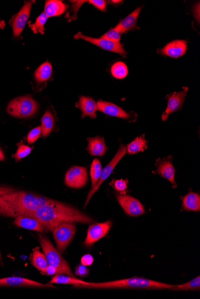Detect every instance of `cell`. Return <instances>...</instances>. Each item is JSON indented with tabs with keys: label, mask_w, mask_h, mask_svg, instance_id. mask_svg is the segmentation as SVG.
I'll list each match as a JSON object with an SVG mask.
<instances>
[{
	"label": "cell",
	"mask_w": 200,
	"mask_h": 299,
	"mask_svg": "<svg viewBox=\"0 0 200 299\" xmlns=\"http://www.w3.org/2000/svg\"><path fill=\"white\" fill-rule=\"evenodd\" d=\"M32 4V1H26L20 11L14 15L10 20L15 37H18L20 35L28 22Z\"/></svg>",
	"instance_id": "obj_11"
},
{
	"label": "cell",
	"mask_w": 200,
	"mask_h": 299,
	"mask_svg": "<svg viewBox=\"0 0 200 299\" xmlns=\"http://www.w3.org/2000/svg\"><path fill=\"white\" fill-rule=\"evenodd\" d=\"M52 231L57 250L62 253L74 239L76 227L74 223H66L54 228Z\"/></svg>",
	"instance_id": "obj_6"
},
{
	"label": "cell",
	"mask_w": 200,
	"mask_h": 299,
	"mask_svg": "<svg viewBox=\"0 0 200 299\" xmlns=\"http://www.w3.org/2000/svg\"><path fill=\"white\" fill-rule=\"evenodd\" d=\"M38 108V103L30 96L18 97L9 102L7 111L8 114L20 118L32 117Z\"/></svg>",
	"instance_id": "obj_5"
},
{
	"label": "cell",
	"mask_w": 200,
	"mask_h": 299,
	"mask_svg": "<svg viewBox=\"0 0 200 299\" xmlns=\"http://www.w3.org/2000/svg\"><path fill=\"white\" fill-rule=\"evenodd\" d=\"M74 39H83V40L90 42V43L94 44L102 49L111 51V52L119 54L124 58L126 57V52L124 49V45L120 42H116L108 40V39L104 38H96L90 37L84 35L81 32H78L74 36Z\"/></svg>",
	"instance_id": "obj_8"
},
{
	"label": "cell",
	"mask_w": 200,
	"mask_h": 299,
	"mask_svg": "<svg viewBox=\"0 0 200 299\" xmlns=\"http://www.w3.org/2000/svg\"><path fill=\"white\" fill-rule=\"evenodd\" d=\"M4 26H5V23H4V21L0 20V27H1L2 29H3V28H4Z\"/></svg>",
	"instance_id": "obj_43"
},
{
	"label": "cell",
	"mask_w": 200,
	"mask_h": 299,
	"mask_svg": "<svg viewBox=\"0 0 200 299\" xmlns=\"http://www.w3.org/2000/svg\"><path fill=\"white\" fill-rule=\"evenodd\" d=\"M86 283L84 281L77 279L76 278L66 276L64 274H58L54 276L51 280L50 284H58V285H72L74 288H78V286L84 285Z\"/></svg>",
	"instance_id": "obj_27"
},
{
	"label": "cell",
	"mask_w": 200,
	"mask_h": 299,
	"mask_svg": "<svg viewBox=\"0 0 200 299\" xmlns=\"http://www.w3.org/2000/svg\"><path fill=\"white\" fill-rule=\"evenodd\" d=\"M182 207L188 212L200 211V195L196 192H190L182 198Z\"/></svg>",
	"instance_id": "obj_23"
},
{
	"label": "cell",
	"mask_w": 200,
	"mask_h": 299,
	"mask_svg": "<svg viewBox=\"0 0 200 299\" xmlns=\"http://www.w3.org/2000/svg\"><path fill=\"white\" fill-rule=\"evenodd\" d=\"M142 10L141 7H138L130 13L124 19L121 20L115 28L117 29L122 33H127L132 30L138 29L137 22L139 15H140Z\"/></svg>",
	"instance_id": "obj_20"
},
{
	"label": "cell",
	"mask_w": 200,
	"mask_h": 299,
	"mask_svg": "<svg viewBox=\"0 0 200 299\" xmlns=\"http://www.w3.org/2000/svg\"><path fill=\"white\" fill-rule=\"evenodd\" d=\"M14 224L26 230L40 232L46 231L44 226L38 219L32 216H19L14 219Z\"/></svg>",
	"instance_id": "obj_19"
},
{
	"label": "cell",
	"mask_w": 200,
	"mask_h": 299,
	"mask_svg": "<svg viewBox=\"0 0 200 299\" xmlns=\"http://www.w3.org/2000/svg\"><path fill=\"white\" fill-rule=\"evenodd\" d=\"M41 121L42 135L45 137L50 135L54 128V119L52 114L50 111H46Z\"/></svg>",
	"instance_id": "obj_28"
},
{
	"label": "cell",
	"mask_w": 200,
	"mask_h": 299,
	"mask_svg": "<svg viewBox=\"0 0 200 299\" xmlns=\"http://www.w3.org/2000/svg\"><path fill=\"white\" fill-rule=\"evenodd\" d=\"M42 135V127L41 126H38L33 129L27 135V142L32 144V143H34L37 141L39 137Z\"/></svg>",
	"instance_id": "obj_36"
},
{
	"label": "cell",
	"mask_w": 200,
	"mask_h": 299,
	"mask_svg": "<svg viewBox=\"0 0 200 299\" xmlns=\"http://www.w3.org/2000/svg\"><path fill=\"white\" fill-rule=\"evenodd\" d=\"M174 285L156 282V281L142 277H132L130 279L112 281V282L94 283L86 282L78 288L114 289H138L152 290H171Z\"/></svg>",
	"instance_id": "obj_3"
},
{
	"label": "cell",
	"mask_w": 200,
	"mask_h": 299,
	"mask_svg": "<svg viewBox=\"0 0 200 299\" xmlns=\"http://www.w3.org/2000/svg\"><path fill=\"white\" fill-rule=\"evenodd\" d=\"M28 216H34L38 219L44 226L46 231L50 232L66 223L90 224L94 222L92 218L74 207L59 201L50 205L41 206Z\"/></svg>",
	"instance_id": "obj_2"
},
{
	"label": "cell",
	"mask_w": 200,
	"mask_h": 299,
	"mask_svg": "<svg viewBox=\"0 0 200 299\" xmlns=\"http://www.w3.org/2000/svg\"><path fill=\"white\" fill-rule=\"evenodd\" d=\"M102 167L101 163L98 158L94 160L90 168V176L92 178V189L94 188L98 184L101 177Z\"/></svg>",
	"instance_id": "obj_29"
},
{
	"label": "cell",
	"mask_w": 200,
	"mask_h": 299,
	"mask_svg": "<svg viewBox=\"0 0 200 299\" xmlns=\"http://www.w3.org/2000/svg\"><path fill=\"white\" fill-rule=\"evenodd\" d=\"M5 156L4 152H3L2 149L0 148V161H4Z\"/></svg>",
	"instance_id": "obj_42"
},
{
	"label": "cell",
	"mask_w": 200,
	"mask_h": 299,
	"mask_svg": "<svg viewBox=\"0 0 200 299\" xmlns=\"http://www.w3.org/2000/svg\"><path fill=\"white\" fill-rule=\"evenodd\" d=\"M68 7L62 1L49 0L45 2L44 13L48 17L59 16L65 13Z\"/></svg>",
	"instance_id": "obj_22"
},
{
	"label": "cell",
	"mask_w": 200,
	"mask_h": 299,
	"mask_svg": "<svg viewBox=\"0 0 200 299\" xmlns=\"http://www.w3.org/2000/svg\"><path fill=\"white\" fill-rule=\"evenodd\" d=\"M48 18L46 14L44 12V13H42L40 16L37 18V19H36V22L34 23H29V26L32 30L33 33H40L41 34H44V25L46 22Z\"/></svg>",
	"instance_id": "obj_32"
},
{
	"label": "cell",
	"mask_w": 200,
	"mask_h": 299,
	"mask_svg": "<svg viewBox=\"0 0 200 299\" xmlns=\"http://www.w3.org/2000/svg\"><path fill=\"white\" fill-rule=\"evenodd\" d=\"M30 261L32 264L41 273L44 275L46 271L47 268L49 266L48 264L46 257L43 253H42L39 250L38 247L33 249L31 256H30Z\"/></svg>",
	"instance_id": "obj_24"
},
{
	"label": "cell",
	"mask_w": 200,
	"mask_h": 299,
	"mask_svg": "<svg viewBox=\"0 0 200 299\" xmlns=\"http://www.w3.org/2000/svg\"><path fill=\"white\" fill-rule=\"evenodd\" d=\"M116 197L118 203L127 215L138 217L144 214V206L136 198L128 195L120 194H116Z\"/></svg>",
	"instance_id": "obj_10"
},
{
	"label": "cell",
	"mask_w": 200,
	"mask_h": 299,
	"mask_svg": "<svg viewBox=\"0 0 200 299\" xmlns=\"http://www.w3.org/2000/svg\"><path fill=\"white\" fill-rule=\"evenodd\" d=\"M200 289V277L195 278L190 282L182 284V285L172 286V291H199Z\"/></svg>",
	"instance_id": "obj_31"
},
{
	"label": "cell",
	"mask_w": 200,
	"mask_h": 299,
	"mask_svg": "<svg viewBox=\"0 0 200 299\" xmlns=\"http://www.w3.org/2000/svg\"><path fill=\"white\" fill-rule=\"evenodd\" d=\"M0 261H1V262L2 261L1 252H0Z\"/></svg>",
	"instance_id": "obj_45"
},
{
	"label": "cell",
	"mask_w": 200,
	"mask_h": 299,
	"mask_svg": "<svg viewBox=\"0 0 200 299\" xmlns=\"http://www.w3.org/2000/svg\"><path fill=\"white\" fill-rule=\"evenodd\" d=\"M90 270L88 268L82 264L78 265V266L76 268V274L78 276L86 277L88 276Z\"/></svg>",
	"instance_id": "obj_38"
},
{
	"label": "cell",
	"mask_w": 200,
	"mask_h": 299,
	"mask_svg": "<svg viewBox=\"0 0 200 299\" xmlns=\"http://www.w3.org/2000/svg\"><path fill=\"white\" fill-rule=\"evenodd\" d=\"M93 262L94 258L92 256L89 254L84 255L81 258V264L84 265V266H90L92 264Z\"/></svg>",
	"instance_id": "obj_39"
},
{
	"label": "cell",
	"mask_w": 200,
	"mask_h": 299,
	"mask_svg": "<svg viewBox=\"0 0 200 299\" xmlns=\"http://www.w3.org/2000/svg\"><path fill=\"white\" fill-rule=\"evenodd\" d=\"M56 201L31 192L0 187V215L16 218L28 216L41 206L50 205Z\"/></svg>",
	"instance_id": "obj_1"
},
{
	"label": "cell",
	"mask_w": 200,
	"mask_h": 299,
	"mask_svg": "<svg viewBox=\"0 0 200 299\" xmlns=\"http://www.w3.org/2000/svg\"><path fill=\"white\" fill-rule=\"evenodd\" d=\"M148 148V142L145 139L144 135L136 137L132 142L126 146L127 153L130 155L136 154L138 152H144Z\"/></svg>",
	"instance_id": "obj_26"
},
{
	"label": "cell",
	"mask_w": 200,
	"mask_h": 299,
	"mask_svg": "<svg viewBox=\"0 0 200 299\" xmlns=\"http://www.w3.org/2000/svg\"><path fill=\"white\" fill-rule=\"evenodd\" d=\"M74 2V1H72ZM87 2L86 1H76L74 2V4L72 5V10H74V17H75V19H76V14L78 13V8H80L82 5L84 4V2Z\"/></svg>",
	"instance_id": "obj_41"
},
{
	"label": "cell",
	"mask_w": 200,
	"mask_h": 299,
	"mask_svg": "<svg viewBox=\"0 0 200 299\" xmlns=\"http://www.w3.org/2000/svg\"><path fill=\"white\" fill-rule=\"evenodd\" d=\"M86 150L92 156L103 157L108 152V148L104 138L100 136L88 138Z\"/></svg>",
	"instance_id": "obj_21"
},
{
	"label": "cell",
	"mask_w": 200,
	"mask_h": 299,
	"mask_svg": "<svg viewBox=\"0 0 200 299\" xmlns=\"http://www.w3.org/2000/svg\"><path fill=\"white\" fill-rule=\"evenodd\" d=\"M18 149L16 153L14 155L15 161L18 162L23 158L28 156L31 153L33 148L30 147L29 146L24 144L22 142H20L18 144Z\"/></svg>",
	"instance_id": "obj_33"
},
{
	"label": "cell",
	"mask_w": 200,
	"mask_h": 299,
	"mask_svg": "<svg viewBox=\"0 0 200 299\" xmlns=\"http://www.w3.org/2000/svg\"><path fill=\"white\" fill-rule=\"evenodd\" d=\"M112 222L111 221L102 223H96L90 226L88 230L87 236L84 245L90 247L98 240L102 239L110 230Z\"/></svg>",
	"instance_id": "obj_12"
},
{
	"label": "cell",
	"mask_w": 200,
	"mask_h": 299,
	"mask_svg": "<svg viewBox=\"0 0 200 299\" xmlns=\"http://www.w3.org/2000/svg\"><path fill=\"white\" fill-rule=\"evenodd\" d=\"M90 4L94 6V7L98 10L102 11H105L106 10V5H107V1L104 0H90L88 1Z\"/></svg>",
	"instance_id": "obj_37"
},
{
	"label": "cell",
	"mask_w": 200,
	"mask_h": 299,
	"mask_svg": "<svg viewBox=\"0 0 200 299\" xmlns=\"http://www.w3.org/2000/svg\"><path fill=\"white\" fill-rule=\"evenodd\" d=\"M128 180L126 179H119L114 180L110 184L113 187L115 190L119 192L120 194H126L127 188H128Z\"/></svg>",
	"instance_id": "obj_34"
},
{
	"label": "cell",
	"mask_w": 200,
	"mask_h": 299,
	"mask_svg": "<svg viewBox=\"0 0 200 299\" xmlns=\"http://www.w3.org/2000/svg\"><path fill=\"white\" fill-rule=\"evenodd\" d=\"M38 240L48 265L57 268L62 271V274L75 277L72 272L68 264L62 258L58 250L53 246L50 240L47 237L42 234L39 235Z\"/></svg>",
	"instance_id": "obj_4"
},
{
	"label": "cell",
	"mask_w": 200,
	"mask_h": 299,
	"mask_svg": "<svg viewBox=\"0 0 200 299\" xmlns=\"http://www.w3.org/2000/svg\"><path fill=\"white\" fill-rule=\"evenodd\" d=\"M76 107L80 109L82 112V118L86 117L90 118H96V111H98V105L92 97L80 96V100L76 103Z\"/></svg>",
	"instance_id": "obj_18"
},
{
	"label": "cell",
	"mask_w": 200,
	"mask_h": 299,
	"mask_svg": "<svg viewBox=\"0 0 200 299\" xmlns=\"http://www.w3.org/2000/svg\"><path fill=\"white\" fill-rule=\"evenodd\" d=\"M187 49V41L178 39V40L170 42L159 51V53L164 56L177 59L184 56L186 53Z\"/></svg>",
	"instance_id": "obj_16"
},
{
	"label": "cell",
	"mask_w": 200,
	"mask_h": 299,
	"mask_svg": "<svg viewBox=\"0 0 200 299\" xmlns=\"http://www.w3.org/2000/svg\"><path fill=\"white\" fill-rule=\"evenodd\" d=\"M52 74V67L51 64L47 62L42 64L34 73V80L38 84L43 83L50 80Z\"/></svg>",
	"instance_id": "obj_25"
},
{
	"label": "cell",
	"mask_w": 200,
	"mask_h": 299,
	"mask_svg": "<svg viewBox=\"0 0 200 299\" xmlns=\"http://www.w3.org/2000/svg\"><path fill=\"white\" fill-rule=\"evenodd\" d=\"M96 105H98V111L104 113L106 115L110 116V117L122 119H128L131 117V115L129 113L113 103L100 100L96 102Z\"/></svg>",
	"instance_id": "obj_17"
},
{
	"label": "cell",
	"mask_w": 200,
	"mask_h": 299,
	"mask_svg": "<svg viewBox=\"0 0 200 299\" xmlns=\"http://www.w3.org/2000/svg\"><path fill=\"white\" fill-rule=\"evenodd\" d=\"M188 90V88L184 87L182 91H180V92L172 93L166 96V98L168 99V107L162 114V118L163 121L168 120L170 115L182 108Z\"/></svg>",
	"instance_id": "obj_13"
},
{
	"label": "cell",
	"mask_w": 200,
	"mask_h": 299,
	"mask_svg": "<svg viewBox=\"0 0 200 299\" xmlns=\"http://www.w3.org/2000/svg\"><path fill=\"white\" fill-rule=\"evenodd\" d=\"M126 153V146L121 144L119 149H118L116 154H115L113 158V159L111 160L110 162L109 163L104 169H102V175L101 177H100L98 184H96L94 188L92 189L89 192V194L88 195L86 198V202L84 203V208H86L88 204L89 203L90 201L92 199L94 194L99 190V188L101 187L102 183L110 176L112 172H113L114 168L116 167L117 164L119 163L120 161L124 156H125Z\"/></svg>",
	"instance_id": "obj_7"
},
{
	"label": "cell",
	"mask_w": 200,
	"mask_h": 299,
	"mask_svg": "<svg viewBox=\"0 0 200 299\" xmlns=\"http://www.w3.org/2000/svg\"><path fill=\"white\" fill-rule=\"evenodd\" d=\"M121 36H122V33H121L117 29L115 28V27H114V28H112L109 30L107 32H106L104 34H103L100 38L108 39V40L114 42H120L121 39Z\"/></svg>",
	"instance_id": "obj_35"
},
{
	"label": "cell",
	"mask_w": 200,
	"mask_h": 299,
	"mask_svg": "<svg viewBox=\"0 0 200 299\" xmlns=\"http://www.w3.org/2000/svg\"><path fill=\"white\" fill-rule=\"evenodd\" d=\"M111 74L114 78L122 80L128 74V67L125 63L120 61L114 63L111 67Z\"/></svg>",
	"instance_id": "obj_30"
},
{
	"label": "cell",
	"mask_w": 200,
	"mask_h": 299,
	"mask_svg": "<svg viewBox=\"0 0 200 299\" xmlns=\"http://www.w3.org/2000/svg\"><path fill=\"white\" fill-rule=\"evenodd\" d=\"M58 274H62V271L56 268L50 266V265L48 266L46 271L44 274V275H47V276H56V275Z\"/></svg>",
	"instance_id": "obj_40"
},
{
	"label": "cell",
	"mask_w": 200,
	"mask_h": 299,
	"mask_svg": "<svg viewBox=\"0 0 200 299\" xmlns=\"http://www.w3.org/2000/svg\"><path fill=\"white\" fill-rule=\"evenodd\" d=\"M88 181V171L84 167H72L66 173L65 176V184L71 188H82L87 184Z\"/></svg>",
	"instance_id": "obj_9"
},
{
	"label": "cell",
	"mask_w": 200,
	"mask_h": 299,
	"mask_svg": "<svg viewBox=\"0 0 200 299\" xmlns=\"http://www.w3.org/2000/svg\"><path fill=\"white\" fill-rule=\"evenodd\" d=\"M111 3H113V4H120V3L122 2V1H110Z\"/></svg>",
	"instance_id": "obj_44"
},
{
	"label": "cell",
	"mask_w": 200,
	"mask_h": 299,
	"mask_svg": "<svg viewBox=\"0 0 200 299\" xmlns=\"http://www.w3.org/2000/svg\"><path fill=\"white\" fill-rule=\"evenodd\" d=\"M156 172L158 175L168 179L171 183L174 188L177 187L176 182L175 181V169L172 164V157L168 156L158 159L156 163Z\"/></svg>",
	"instance_id": "obj_15"
},
{
	"label": "cell",
	"mask_w": 200,
	"mask_h": 299,
	"mask_svg": "<svg viewBox=\"0 0 200 299\" xmlns=\"http://www.w3.org/2000/svg\"><path fill=\"white\" fill-rule=\"evenodd\" d=\"M0 287H13V288H56L52 284H42L22 277H12L0 279Z\"/></svg>",
	"instance_id": "obj_14"
}]
</instances>
